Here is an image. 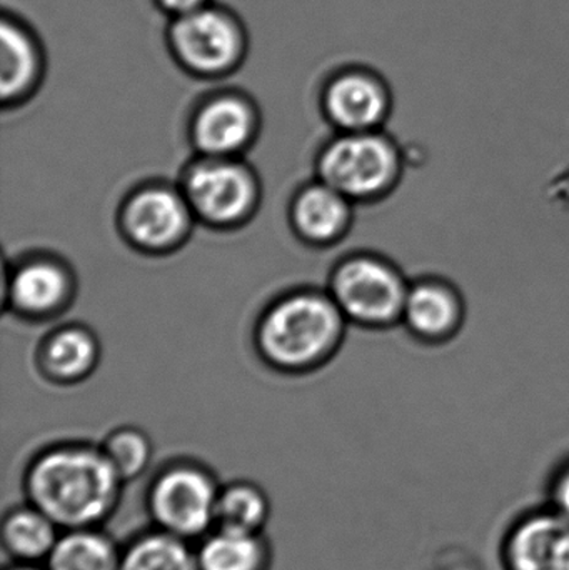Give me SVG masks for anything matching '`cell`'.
Masks as SVG:
<instances>
[{"label": "cell", "mask_w": 569, "mask_h": 570, "mask_svg": "<svg viewBox=\"0 0 569 570\" xmlns=\"http://www.w3.org/2000/svg\"><path fill=\"white\" fill-rule=\"evenodd\" d=\"M124 482L102 449L56 445L37 455L26 471L23 489L63 531L97 528L116 511Z\"/></svg>", "instance_id": "1"}, {"label": "cell", "mask_w": 569, "mask_h": 570, "mask_svg": "<svg viewBox=\"0 0 569 570\" xmlns=\"http://www.w3.org/2000/svg\"><path fill=\"white\" fill-rule=\"evenodd\" d=\"M347 321L330 292L301 288L271 302L256 324L261 357L287 374L314 371L333 357Z\"/></svg>", "instance_id": "2"}, {"label": "cell", "mask_w": 569, "mask_h": 570, "mask_svg": "<svg viewBox=\"0 0 569 570\" xmlns=\"http://www.w3.org/2000/svg\"><path fill=\"white\" fill-rule=\"evenodd\" d=\"M403 174L400 146L383 130L340 132L321 149L317 176L353 204L386 197Z\"/></svg>", "instance_id": "3"}, {"label": "cell", "mask_w": 569, "mask_h": 570, "mask_svg": "<svg viewBox=\"0 0 569 570\" xmlns=\"http://www.w3.org/2000/svg\"><path fill=\"white\" fill-rule=\"evenodd\" d=\"M410 284L384 257L353 254L334 267L327 292L351 324L390 328L401 324Z\"/></svg>", "instance_id": "4"}, {"label": "cell", "mask_w": 569, "mask_h": 570, "mask_svg": "<svg viewBox=\"0 0 569 570\" xmlns=\"http://www.w3.org/2000/svg\"><path fill=\"white\" fill-rule=\"evenodd\" d=\"M180 190L194 217L213 229H236L256 213L261 186L239 157H200L187 167Z\"/></svg>", "instance_id": "5"}, {"label": "cell", "mask_w": 569, "mask_h": 570, "mask_svg": "<svg viewBox=\"0 0 569 570\" xmlns=\"http://www.w3.org/2000/svg\"><path fill=\"white\" fill-rule=\"evenodd\" d=\"M219 491L207 469L193 462H176L150 482L147 511L157 531L187 542L203 539L216 528Z\"/></svg>", "instance_id": "6"}, {"label": "cell", "mask_w": 569, "mask_h": 570, "mask_svg": "<svg viewBox=\"0 0 569 570\" xmlns=\"http://www.w3.org/2000/svg\"><path fill=\"white\" fill-rule=\"evenodd\" d=\"M169 47L180 67L197 77H223L243 63L247 50L244 27L234 13L206 6L174 17Z\"/></svg>", "instance_id": "7"}, {"label": "cell", "mask_w": 569, "mask_h": 570, "mask_svg": "<svg viewBox=\"0 0 569 570\" xmlns=\"http://www.w3.org/2000/svg\"><path fill=\"white\" fill-rule=\"evenodd\" d=\"M119 220L127 243L140 253L159 256L189 239L196 217L180 187L149 184L124 200Z\"/></svg>", "instance_id": "8"}, {"label": "cell", "mask_w": 569, "mask_h": 570, "mask_svg": "<svg viewBox=\"0 0 569 570\" xmlns=\"http://www.w3.org/2000/svg\"><path fill=\"white\" fill-rule=\"evenodd\" d=\"M253 100L236 92L216 94L200 104L190 120V140L200 157H241L259 132Z\"/></svg>", "instance_id": "9"}, {"label": "cell", "mask_w": 569, "mask_h": 570, "mask_svg": "<svg viewBox=\"0 0 569 570\" xmlns=\"http://www.w3.org/2000/svg\"><path fill=\"white\" fill-rule=\"evenodd\" d=\"M504 570H569V519L557 509L520 515L501 544Z\"/></svg>", "instance_id": "10"}, {"label": "cell", "mask_w": 569, "mask_h": 570, "mask_svg": "<svg viewBox=\"0 0 569 570\" xmlns=\"http://www.w3.org/2000/svg\"><path fill=\"white\" fill-rule=\"evenodd\" d=\"M321 102L340 132L381 130L393 107L387 83L367 69L336 73L324 87Z\"/></svg>", "instance_id": "11"}, {"label": "cell", "mask_w": 569, "mask_h": 570, "mask_svg": "<svg viewBox=\"0 0 569 570\" xmlns=\"http://www.w3.org/2000/svg\"><path fill=\"white\" fill-rule=\"evenodd\" d=\"M6 301L27 318H47L67 307L73 294V277L60 261L39 256L13 267L6 283Z\"/></svg>", "instance_id": "12"}, {"label": "cell", "mask_w": 569, "mask_h": 570, "mask_svg": "<svg viewBox=\"0 0 569 570\" xmlns=\"http://www.w3.org/2000/svg\"><path fill=\"white\" fill-rule=\"evenodd\" d=\"M467 317L463 295L447 281L418 279L410 284L401 324L426 344H443L460 332Z\"/></svg>", "instance_id": "13"}, {"label": "cell", "mask_w": 569, "mask_h": 570, "mask_svg": "<svg viewBox=\"0 0 569 570\" xmlns=\"http://www.w3.org/2000/svg\"><path fill=\"white\" fill-rule=\"evenodd\" d=\"M46 70L42 47L32 30L9 13L0 23V97L3 107L26 102L39 89Z\"/></svg>", "instance_id": "14"}, {"label": "cell", "mask_w": 569, "mask_h": 570, "mask_svg": "<svg viewBox=\"0 0 569 570\" xmlns=\"http://www.w3.org/2000/svg\"><path fill=\"white\" fill-rule=\"evenodd\" d=\"M353 207L347 197L317 179L294 196L290 209L291 226L296 236L310 246H334L351 229Z\"/></svg>", "instance_id": "15"}, {"label": "cell", "mask_w": 569, "mask_h": 570, "mask_svg": "<svg viewBox=\"0 0 569 570\" xmlns=\"http://www.w3.org/2000/svg\"><path fill=\"white\" fill-rule=\"evenodd\" d=\"M96 335L80 325H69L50 334L40 348L43 374L59 384H73L92 374L99 362Z\"/></svg>", "instance_id": "16"}, {"label": "cell", "mask_w": 569, "mask_h": 570, "mask_svg": "<svg viewBox=\"0 0 569 570\" xmlns=\"http://www.w3.org/2000/svg\"><path fill=\"white\" fill-rule=\"evenodd\" d=\"M59 538L56 522L36 505L12 509L3 518L2 546L16 562L37 564L47 561Z\"/></svg>", "instance_id": "17"}, {"label": "cell", "mask_w": 569, "mask_h": 570, "mask_svg": "<svg viewBox=\"0 0 569 570\" xmlns=\"http://www.w3.org/2000/svg\"><path fill=\"white\" fill-rule=\"evenodd\" d=\"M196 558L199 570H267L269 548L263 534L216 528L204 535Z\"/></svg>", "instance_id": "18"}, {"label": "cell", "mask_w": 569, "mask_h": 570, "mask_svg": "<svg viewBox=\"0 0 569 570\" xmlns=\"http://www.w3.org/2000/svg\"><path fill=\"white\" fill-rule=\"evenodd\" d=\"M122 551L97 528L60 534L47 558V570H119Z\"/></svg>", "instance_id": "19"}, {"label": "cell", "mask_w": 569, "mask_h": 570, "mask_svg": "<svg viewBox=\"0 0 569 570\" xmlns=\"http://www.w3.org/2000/svg\"><path fill=\"white\" fill-rule=\"evenodd\" d=\"M119 570H199V566L187 541L156 529L124 549Z\"/></svg>", "instance_id": "20"}, {"label": "cell", "mask_w": 569, "mask_h": 570, "mask_svg": "<svg viewBox=\"0 0 569 570\" xmlns=\"http://www.w3.org/2000/svg\"><path fill=\"white\" fill-rule=\"evenodd\" d=\"M269 499L263 489L251 482H233L219 491L216 528L261 534L269 519ZM214 528V529H216Z\"/></svg>", "instance_id": "21"}, {"label": "cell", "mask_w": 569, "mask_h": 570, "mask_svg": "<svg viewBox=\"0 0 569 570\" xmlns=\"http://www.w3.org/2000/svg\"><path fill=\"white\" fill-rule=\"evenodd\" d=\"M100 449L122 482L143 475L153 461V444L139 429L122 428L110 432Z\"/></svg>", "instance_id": "22"}, {"label": "cell", "mask_w": 569, "mask_h": 570, "mask_svg": "<svg viewBox=\"0 0 569 570\" xmlns=\"http://www.w3.org/2000/svg\"><path fill=\"white\" fill-rule=\"evenodd\" d=\"M569 519V459L555 472L550 484V504Z\"/></svg>", "instance_id": "23"}, {"label": "cell", "mask_w": 569, "mask_h": 570, "mask_svg": "<svg viewBox=\"0 0 569 570\" xmlns=\"http://www.w3.org/2000/svg\"><path fill=\"white\" fill-rule=\"evenodd\" d=\"M156 2L170 16L180 17L209 6L210 0H156Z\"/></svg>", "instance_id": "24"}, {"label": "cell", "mask_w": 569, "mask_h": 570, "mask_svg": "<svg viewBox=\"0 0 569 570\" xmlns=\"http://www.w3.org/2000/svg\"><path fill=\"white\" fill-rule=\"evenodd\" d=\"M7 570H47V569H39V568H37V564H22V562H16V564H13L12 568H9Z\"/></svg>", "instance_id": "25"}]
</instances>
